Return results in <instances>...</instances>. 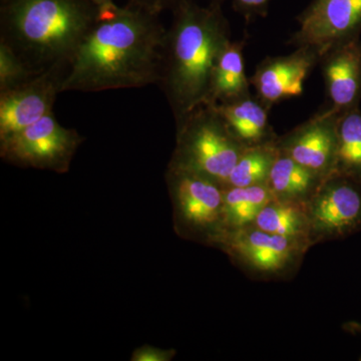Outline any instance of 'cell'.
Here are the masks:
<instances>
[{
    "label": "cell",
    "instance_id": "5",
    "mask_svg": "<svg viewBox=\"0 0 361 361\" xmlns=\"http://www.w3.org/2000/svg\"><path fill=\"white\" fill-rule=\"evenodd\" d=\"M247 275L260 280L286 279L311 248L307 242L272 234L251 225L226 230L214 242Z\"/></svg>",
    "mask_w": 361,
    "mask_h": 361
},
{
    "label": "cell",
    "instance_id": "22",
    "mask_svg": "<svg viewBox=\"0 0 361 361\" xmlns=\"http://www.w3.org/2000/svg\"><path fill=\"white\" fill-rule=\"evenodd\" d=\"M237 11L247 16H264L270 0H233Z\"/></svg>",
    "mask_w": 361,
    "mask_h": 361
},
{
    "label": "cell",
    "instance_id": "1",
    "mask_svg": "<svg viewBox=\"0 0 361 361\" xmlns=\"http://www.w3.org/2000/svg\"><path fill=\"white\" fill-rule=\"evenodd\" d=\"M160 14L133 6L99 7L63 82V92H102L159 84L167 30Z\"/></svg>",
    "mask_w": 361,
    "mask_h": 361
},
{
    "label": "cell",
    "instance_id": "17",
    "mask_svg": "<svg viewBox=\"0 0 361 361\" xmlns=\"http://www.w3.org/2000/svg\"><path fill=\"white\" fill-rule=\"evenodd\" d=\"M253 225L272 234L302 240L310 245L306 202L280 201L273 198L259 213Z\"/></svg>",
    "mask_w": 361,
    "mask_h": 361
},
{
    "label": "cell",
    "instance_id": "10",
    "mask_svg": "<svg viewBox=\"0 0 361 361\" xmlns=\"http://www.w3.org/2000/svg\"><path fill=\"white\" fill-rule=\"evenodd\" d=\"M70 68L68 63H59L40 71L16 89L0 92V141L54 111Z\"/></svg>",
    "mask_w": 361,
    "mask_h": 361
},
{
    "label": "cell",
    "instance_id": "20",
    "mask_svg": "<svg viewBox=\"0 0 361 361\" xmlns=\"http://www.w3.org/2000/svg\"><path fill=\"white\" fill-rule=\"evenodd\" d=\"M334 173L361 180V111L358 106L342 114Z\"/></svg>",
    "mask_w": 361,
    "mask_h": 361
},
{
    "label": "cell",
    "instance_id": "18",
    "mask_svg": "<svg viewBox=\"0 0 361 361\" xmlns=\"http://www.w3.org/2000/svg\"><path fill=\"white\" fill-rule=\"evenodd\" d=\"M272 199L267 185L225 187L223 204L225 231L253 225L259 213Z\"/></svg>",
    "mask_w": 361,
    "mask_h": 361
},
{
    "label": "cell",
    "instance_id": "8",
    "mask_svg": "<svg viewBox=\"0 0 361 361\" xmlns=\"http://www.w3.org/2000/svg\"><path fill=\"white\" fill-rule=\"evenodd\" d=\"M82 142L75 130L63 127L54 111L1 142V156L20 166L65 172Z\"/></svg>",
    "mask_w": 361,
    "mask_h": 361
},
{
    "label": "cell",
    "instance_id": "3",
    "mask_svg": "<svg viewBox=\"0 0 361 361\" xmlns=\"http://www.w3.org/2000/svg\"><path fill=\"white\" fill-rule=\"evenodd\" d=\"M99 11L87 0H8L0 9V40L32 70L71 65Z\"/></svg>",
    "mask_w": 361,
    "mask_h": 361
},
{
    "label": "cell",
    "instance_id": "13",
    "mask_svg": "<svg viewBox=\"0 0 361 361\" xmlns=\"http://www.w3.org/2000/svg\"><path fill=\"white\" fill-rule=\"evenodd\" d=\"M322 61L329 113H345L360 106L361 99V40H349L325 54Z\"/></svg>",
    "mask_w": 361,
    "mask_h": 361
},
{
    "label": "cell",
    "instance_id": "12",
    "mask_svg": "<svg viewBox=\"0 0 361 361\" xmlns=\"http://www.w3.org/2000/svg\"><path fill=\"white\" fill-rule=\"evenodd\" d=\"M320 61L314 51L299 47L289 56L265 59L250 78L258 99L270 109L283 99L302 94L304 82Z\"/></svg>",
    "mask_w": 361,
    "mask_h": 361
},
{
    "label": "cell",
    "instance_id": "15",
    "mask_svg": "<svg viewBox=\"0 0 361 361\" xmlns=\"http://www.w3.org/2000/svg\"><path fill=\"white\" fill-rule=\"evenodd\" d=\"M243 42H228L214 68L207 104H223L250 94L246 77Z\"/></svg>",
    "mask_w": 361,
    "mask_h": 361
},
{
    "label": "cell",
    "instance_id": "2",
    "mask_svg": "<svg viewBox=\"0 0 361 361\" xmlns=\"http://www.w3.org/2000/svg\"><path fill=\"white\" fill-rule=\"evenodd\" d=\"M225 0L208 6L182 0L172 9L161 61V85L176 123L208 103L214 68L230 42L229 25L222 11Z\"/></svg>",
    "mask_w": 361,
    "mask_h": 361
},
{
    "label": "cell",
    "instance_id": "28",
    "mask_svg": "<svg viewBox=\"0 0 361 361\" xmlns=\"http://www.w3.org/2000/svg\"><path fill=\"white\" fill-rule=\"evenodd\" d=\"M360 360H361V357H360Z\"/></svg>",
    "mask_w": 361,
    "mask_h": 361
},
{
    "label": "cell",
    "instance_id": "14",
    "mask_svg": "<svg viewBox=\"0 0 361 361\" xmlns=\"http://www.w3.org/2000/svg\"><path fill=\"white\" fill-rule=\"evenodd\" d=\"M213 104L232 134L246 148L277 139L268 121L269 109L260 99L248 94L228 103Z\"/></svg>",
    "mask_w": 361,
    "mask_h": 361
},
{
    "label": "cell",
    "instance_id": "24",
    "mask_svg": "<svg viewBox=\"0 0 361 361\" xmlns=\"http://www.w3.org/2000/svg\"><path fill=\"white\" fill-rule=\"evenodd\" d=\"M172 355H167V353L163 351H155L154 349L142 351L140 353V360H165L166 357H171Z\"/></svg>",
    "mask_w": 361,
    "mask_h": 361
},
{
    "label": "cell",
    "instance_id": "6",
    "mask_svg": "<svg viewBox=\"0 0 361 361\" xmlns=\"http://www.w3.org/2000/svg\"><path fill=\"white\" fill-rule=\"evenodd\" d=\"M311 247L361 231V180L332 173L306 202Z\"/></svg>",
    "mask_w": 361,
    "mask_h": 361
},
{
    "label": "cell",
    "instance_id": "25",
    "mask_svg": "<svg viewBox=\"0 0 361 361\" xmlns=\"http://www.w3.org/2000/svg\"><path fill=\"white\" fill-rule=\"evenodd\" d=\"M87 1L92 2V4H96V6L99 7H104L115 4L113 0H87Z\"/></svg>",
    "mask_w": 361,
    "mask_h": 361
},
{
    "label": "cell",
    "instance_id": "21",
    "mask_svg": "<svg viewBox=\"0 0 361 361\" xmlns=\"http://www.w3.org/2000/svg\"><path fill=\"white\" fill-rule=\"evenodd\" d=\"M39 73L26 65L11 45L0 40V92L16 89Z\"/></svg>",
    "mask_w": 361,
    "mask_h": 361
},
{
    "label": "cell",
    "instance_id": "27",
    "mask_svg": "<svg viewBox=\"0 0 361 361\" xmlns=\"http://www.w3.org/2000/svg\"><path fill=\"white\" fill-rule=\"evenodd\" d=\"M1 1V4H4V2L8 1V0H0Z\"/></svg>",
    "mask_w": 361,
    "mask_h": 361
},
{
    "label": "cell",
    "instance_id": "23",
    "mask_svg": "<svg viewBox=\"0 0 361 361\" xmlns=\"http://www.w3.org/2000/svg\"><path fill=\"white\" fill-rule=\"evenodd\" d=\"M129 4L157 14L165 11V0H130Z\"/></svg>",
    "mask_w": 361,
    "mask_h": 361
},
{
    "label": "cell",
    "instance_id": "19",
    "mask_svg": "<svg viewBox=\"0 0 361 361\" xmlns=\"http://www.w3.org/2000/svg\"><path fill=\"white\" fill-rule=\"evenodd\" d=\"M277 139L244 149L236 165L233 168L226 187L267 185L271 169L279 153Z\"/></svg>",
    "mask_w": 361,
    "mask_h": 361
},
{
    "label": "cell",
    "instance_id": "4",
    "mask_svg": "<svg viewBox=\"0 0 361 361\" xmlns=\"http://www.w3.org/2000/svg\"><path fill=\"white\" fill-rule=\"evenodd\" d=\"M178 145L171 166L194 171L222 186L246 147L237 140L212 104L192 111L177 125Z\"/></svg>",
    "mask_w": 361,
    "mask_h": 361
},
{
    "label": "cell",
    "instance_id": "26",
    "mask_svg": "<svg viewBox=\"0 0 361 361\" xmlns=\"http://www.w3.org/2000/svg\"><path fill=\"white\" fill-rule=\"evenodd\" d=\"M180 1L182 0H165V9H171L172 11Z\"/></svg>",
    "mask_w": 361,
    "mask_h": 361
},
{
    "label": "cell",
    "instance_id": "11",
    "mask_svg": "<svg viewBox=\"0 0 361 361\" xmlns=\"http://www.w3.org/2000/svg\"><path fill=\"white\" fill-rule=\"evenodd\" d=\"M341 115L320 111L288 134L278 137V148L324 179L336 171Z\"/></svg>",
    "mask_w": 361,
    "mask_h": 361
},
{
    "label": "cell",
    "instance_id": "7",
    "mask_svg": "<svg viewBox=\"0 0 361 361\" xmlns=\"http://www.w3.org/2000/svg\"><path fill=\"white\" fill-rule=\"evenodd\" d=\"M169 180L183 229L213 244L225 231V187L206 176L175 166H171Z\"/></svg>",
    "mask_w": 361,
    "mask_h": 361
},
{
    "label": "cell",
    "instance_id": "9",
    "mask_svg": "<svg viewBox=\"0 0 361 361\" xmlns=\"http://www.w3.org/2000/svg\"><path fill=\"white\" fill-rule=\"evenodd\" d=\"M297 20L290 44L312 49L322 59L337 45L360 37L361 0H314Z\"/></svg>",
    "mask_w": 361,
    "mask_h": 361
},
{
    "label": "cell",
    "instance_id": "16",
    "mask_svg": "<svg viewBox=\"0 0 361 361\" xmlns=\"http://www.w3.org/2000/svg\"><path fill=\"white\" fill-rule=\"evenodd\" d=\"M322 180L323 178L279 149L271 169L267 187L276 200L307 202Z\"/></svg>",
    "mask_w": 361,
    "mask_h": 361
}]
</instances>
